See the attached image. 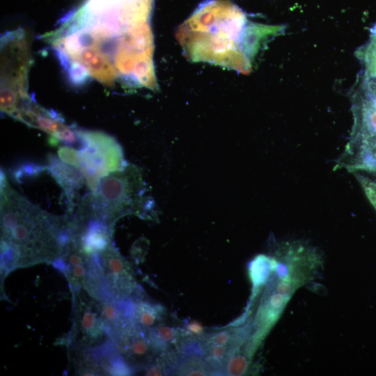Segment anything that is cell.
<instances>
[{"label": "cell", "instance_id": "obj_12", "mask_svg": "<svg viewBox=\"0 0 376 376\" xmlns=\"http://www.w3.org/2000/svg\"><path fill=\"white\" fill-rule=\"evenodd\" d=\"M148 331L159 354L171 350L173 345L178 346L185 334V329H176L163 324Z\"/></svg>", "mask_w": 376, "mask_h": 376}, {"label": "cell", "instance_id": "obj_2", "mask_svg": "<svg viewBox=\"0 0 376 376\" xmlns=\"http://www.w3.org/2000/svg\"><path fill=\"white\" fill-rule=\"evenodd\" d=\"M72 236L68 216L52 214L14 190L1 171V272L52 264Z\"/></svg>", "mask_w": 376, "mask_h": 376}, {"label": "cell", "instance_id": "obj_11", "mask_svg": "<svg viewBox=\"0 0 376 376\" xmlns=\"http://www.w3.org/2000/svg\"><path fill=\"white\" fill-rule=\"evenodd\" d=\"M133 322L141 328L150 330L162 324L165 318V308L146 299L142 295L132 299Z\"/></svg>", "mask_w": 376, "mask_h": 376}, {"label": "cell", "instance_id": "obj_20", "mask_svg": "<svg viewBox=\"0 0 376 376\" xmlns=\"http://www.w3.org/2000/svg\"><path fill=\"white\" fill-rule=\"evenodd\" d=\"M185 330L188 335L194 338H201L204 336V328L196 321L188 322Z\"/></svg>", "mask_w": 376, "mask_h": 376}, {"label": "cell", "instance_id": "obj_13", "mask_svg": "<svg viewBox=\"0 0 376 376\" xmlns=\"http://www.w3.org/2000/svg\"><path fill=\"white\" fill-rule=\"evenodd\" d=\"M173 373L193 376L212 375L203 356L198 353L180 354Z\"/></svg>", "mask_w": 376, "mask_h": 376}, {"label": "cell", "instance_id": "obj_16", "mask_svg": "<svg viewBox=\"0 0 376 376\" xmlns=\"http://www.w3.org/2000/svg\"><path fill=\"white\" fill-rule=\"evenodd\" d=\"M354 175L368 199L376 210V182L359 173H355Z\"/></svg>", "mask_w": 376, "mask_h": 376}, {"label": "cell", "instance_id": "obj_5", "mask_svg": "<svg viewBox=\"0 0 376 376\" xmlns=\"http://www.w3.org/2000/svg\"><path fill=\"white\" fill-rule=\"evenodd\" d=\"M76 132L81 143L77 168L93 192L103 177L123 170L127 164L122 147L114 137L100 131L76 129Z\"/></svg>", "mask_w": 376, "mask_h": 376}, {"label": "cell", "instance_id": "obj_6", "mask_svg": "<svg viewBox=\"0 0 376 376\" xmlns=\"http://www.w3.org/2000/svg\"><path fill=\"white\" fill-rule=\"evenodd\" d=\"M72 294L70 342L73 347L95 350L113 345L115 339L100 313L97 299L82 289L72 291Z\"/></svg>", "mask_w": 376, "mask_h": 376}, {"label": "cell", "instance_id": "obj_1", "mask_svg": "<svg viewBox=\"0 0 376 376\" xmlns=\"http://www.w3.org/2000/svg\"><path fill=\"white\" fill-rule=\"evenodd\" d=\"M45 38L75 84L155 81L149 21L130 0H86Z\"/></svg>", "mask_w": 376, "mask_h": 376}, {"label": "cell", "instance_id": "obj_8", "mask_svg": "<svg viewBox=\"0 0 376 376\" xmlns=\"http://www.w3.org/2000/svg\"><path fill=\"white\" fill-rule=\"evenodd\" d=\"M115 340L119 354L132 370L144 369L159 355L148 330L134 322L122 329Z\"/></svg>", "mask_w": 376, "mask_h": 376}, {"label": "cell", "instance_id": "obj_17", "mask_svg": "<svg viewBox=\"0 0 376 376\" xmlns=\"http://www.w3.org/2000/svg\"><path fill=\"white\" fill-rule=\"evenodd\" d=\"M46 169V166L37 165L32 163L29 164H24L19 167L15 171V178L18 182H19L21 178L24 176H31L33 175H37L38 173Z\"/></svg>", "mask_w": 376, "mask_h": 376}, {"label": "cell", "instance_id": "obj_4", "mask_svg": "<svg viewBox=\"0 0 376 376\" xmlns=\"http://www.w3.org/2000/svg\"><path fill=\"white\" fill-rule=\"evenodd\" d=\"M31 53L24 31L6 33L1 40V110L13 116L31 100L28 94Z\"/></svg>", "mask_w": 376, "mask_h": 376}, {"label": "cell", "instance_id": "obj_14", "mask_svg": "<svg viewBox=\"0 0 376 376\" xmlns=\"http://www.w3.org/2000/svg\"><path fill=\"white\" fill-rule=\"evenodd\" d=\"M357 56L363 65V76L376 74V23L370 29L368 41L357 50Z\"/></svg>", "mask_w": 376, "mask_h": 376}, {"label": "cell", "instance_id": "obj_15", "mask_svg": "<svg viewBox=\"0 0 376 376\" xmlns=\"http://www.w3.org/2000/svg\"><path fill=\"white\" fill-rule=\"evenodd\" d=\"M251 357L252 355L246 349L245 344L242 345L235 350L227 360L223 375L233 376L244 375L248 368Z\"/></svg>", "mask_w": 376, "mask_h": 376}, {"label": "cell", "instance_id": "obj_7", "mask_svg": "<svg viewBox=\"0 0 376 376\" xmlns=\"http://www.w3.org/2000/svg\"><path fill=\"white\" fill-rule=\"evenodd\" d=\"M97 254L104 287L109 298L132 299L141 294L131 265L113 244Z\"/></svg>", "mask_w": 376, "mask_h": 376}, {"label": "cell", "instance_id": "obj_9", "mask_svg": "<svg viewBox=\"0 0 376 376\" xmlns=\"http://www.w3.org/2000/svg\"><path fill=\"white\" fill-rule=\"evenodd\" d=\"M336 167L376 173V134L350 137Z\"/></svg>", "mask_w": 376, "mask_h": 376}, {"label": "cell", "instance_id": "obj_18", "mask_svg": "<svg viewBox=\"0 0 376 376\" xmlns=\"http://www.w3.org/2000/svg\"><path fill=\"white\" fill-rule=\"evenodd\" d=\"M359 90L368 98L376 99V74L367 77L363 76Z\"/></svg>", "mask_w": 376, "mask_h": 376}, {"label": "cell", "instance_id": "obj_19", "mask_svg": "<svg viewBox=\"0 0 376 376\" xmlns=\"http://www.w3.org/2000/svg\"><path fill=\"white\" fill-rule=\"evenodd\" d=\"M58 157L64 162L75 167L78 164L77 150L69 146H61L58 150Z\"/></svg>", "mask_w": 376, "mask_h": 376}, {"label": "cell", "instance_id": "obj_3", "mask_svg": "<svg viewBox=\"0 0 376 376\" xmlns=\"http://www.w3.org/2000/svg\"><path fill=\"white\" fill-rule=\"evenodd\" d=\"M146 191L141 169L127 164L123 170L103 177L97 189L81 199L77 211L83 218L100 219L113 227L123 216H143L150 210Z\"/></svg>", "mask_w": 376, "mask_h": 376}, {"label": "cell", "instance_id": "obj_10", "mask_svg": "<svg viewBox=\"0 0 376 376\" xmlns=\"http://www.w3.org/2000/svg\"><path fill=\"white\" fill-rule=\"evenodd\" d=\"M47 170L64 191L71 214L75 207L74 200L84 184L86 179L77 167L63 162L59 157L49 155Z\"/></svg>", "mask_w": 376, "mask_h": 376}]
</instances>
